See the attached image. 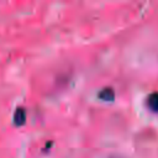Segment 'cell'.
Here are the masks:
<instances>
[{
    "mask_svg": "<svg viewBox=\"0 0 158 158\" xmlns=\"http://www.w3.org/2000/svg\"><path fill=\"white\" fill-rule=\"evenodd\" d=\"M26 120V112L22 107H19L15 112V116H14V121L16 125H22Z\"/></svg>",
    "mask_w": 158,
    "mask_h": 158,
    "instance_id": "cell-2",
    "label": "cell"
},
{
    "mask_svg": "<svg viewBox=\"0 0 158 158\" xmlns=\"http://www.w3.org/2000/svg\"><path fill=\"white\" fill-rule=\"evenodd\" d=\"M99 96L102 99V100H112L114 96H115V93L111 88H105L102 91H100Z\"/></svg>",
    "mask_w": 158,
    "mask_h": 158,
    "instance_id": "cell-3",
    "label": "cell"
},
{
    "mask_svg": "<svg viewBox=\"0 0 158 158\" xmlns=\"http://www.w3.org/2000/svg\"><path fill=\"white\" fill-rule=\"evenodd\" d=\"M147 105L151 110L158 112V91L152 93L147 99Z\"/></svg>",
    "mask_w": 158,
    "mask_h": 158,
    "instance_id": "cell-1",
    "label": "cell"
}]
</instances>
